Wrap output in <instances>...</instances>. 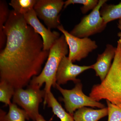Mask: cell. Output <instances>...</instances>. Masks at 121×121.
Instances as JSON below:
<instances>
[{"label": "cell", "instance_id": "44dd1931", "mask_svg": "<svg viewBox=\"0 0 121 121\" xmlns=\"http://www.w3.org/2000/svg\"><path fill=\"white\" fill-rule=\"evenodd\" d=\"M33 121H46L44 118L41 114H39L36 117V119Z\"/></svg>", "mask_w": 121, "mask_h": 121}, {"label": "cell", "instance_id": "7c38bea8", "mask_svg": "<svg viewBox=\"0 0 121 121\" xmlns=\"http://www.w3.org/2000/svg\"><path fill=\"white\" fill-rule=\"evenodd\" d=\"M108 115L107 107L94 109L87 107L78 109L73 115L75 121H98Z\"/></svg>", "mask_w": 121, "mask_h": 121}, {"label": "cell", "instance_id": "3957f363", "mask_svg": "<svg viewBox=\"0 0 121 121\" xmlns=\"http://www.w3.org/2000/svg\"><path fill=\"white\" fill-rule=\"evenodd\" d=\"M68 48L65 36L62 35L56 40L50 49L47 62L41 73L32 78L29 85L40 89L45 83L43 90L45 94L51 91L52 87H55L57 70L61 59L68 53Z\"/></svg>", "mask_w": 121, "mask_h": 121}, {"label": "cell", "instance_id": "30bf717a", "mask_svg": "<svg viewBox=\"0 0 121 121\" xmlns=\"http://www.w3.org/2000/svg\"><path fill=\"white\" fill-rule=\"evenodd\" d=\"M25 21L39 34L43 39V50L50 51V49L56 40L60 37L58 32L52 31L51 29L46 28L38 19L34 9L24 15Z\"/></svg>", "mask_w": 121, "mask_h": 121}, {"label": "cell", "instance_id": "277c9868", "mask_svg": "<svg viewBox=\"0 0 121 121\" xmlns=\"http://www.w3.org/2000/svg\"><path fill=\"white\" fill-rule=\"evenodd\" d=\"M75 84V86L71 90L63 89L56 83V86L55 88L62 95V99L68 112L73 115L76 110L83 107H91L100 109L105 107L104 104L96 101L83 93L81 82Z\"/></svg>", "mask_w": 121, "mask_h": 121}, {"label": "cell", "instance_id": "8992f818", "mask_svg": "<svg viewBox=\"0 0 121 121\" xmlns=\"http://www.w3.org/2000/svg\"><path fill=\"white\" fill-rule=\"evenodd\" d=\"M107 0H99L97 7L88 14L82 18L80 22L70 32L72 35L80 38L89 37L91 36L100 33L107 27L100 14L101 8Z\"/></svg>", "mask_w": 121, "mask_h": 121}, {"label": "cell", "instance_id": "ffe728a7", "mask_svg": "<svg viewBox=\"0 0 121 121\" xmlns=\"http://www.w3.org/2000/svg\"><path fill=\"white\" fill-rule=\"evenodd\" d=\"M108 110V121H121V105L106 101Z\"/></svg>", "mask_w": 121, "mask_h": 121}, {"label": "cell", "instance_id": "7a4b0ae2", "mask_svg": "<svg viewBox=\"0 0 121 121\" xmlns=\"http://www.w3.org/2000/svg\"><path fill=\"white\" fill-rule=\"evenodd\" d=\"M115 56L106 78L100 84L94 85L89 96L96 101L106 99L121 105V38L117 41Z\"/></svg>", "mask_w": 121, "mask_h": 121}, {"label": "cell", "instance_id": "6da1fadb", "mask_svg": "<svg viewBox=\"0 0 121 121\" xmlns=\"http://www.w3.org/2000/svg\"><path fill=\"white\" fill-rule=\"evenodd\" d=\"M4 32L7 41L0 52V80L15 89L24 88L41 73L49 51H44L42 37L27 24L24 15L13 10Z\"/></svg>", "mask_w": 121, "mask_h": 121}, {"label": "cell", "instance_id": "9c48e42d", "mask_svg": "<svg viewBox=\"0 0 121 121\" xmlns=\"http://www.w3.org/2000/svg\"><path fill=\"white\" fill-rule=\"evenodd\" d=\"M92 69L91 66H79L74 64L68 57L64 56L59 65L56 76V83L64 84L68 81H72L75 84L80 82L77 76L86 70Z\"/></svg>", "mask_w": 121, "mask_h": 121}, {"label": "cell", "instance_id": "ac0fdd59", "mask_svg": "<svg viewBox=\"0 0 121 121\" xmlns=\"http://www.w3.org/2000/svg\"><path fill=\"white\" fill-rule=\"evenodd\" d=\"M15 89L12 86L6 81L0 80V101L9 105L11 102V99L13 97Z\"/></svg>", "mask_w": 121, "mask_h": 121}, {"label": "cell", "instance_id": "5bb4252c", "mask_svg": "<svg viewBox=\"0 0 121 121\" xmlns=\"http://www.w3.org/2000/svg\"><path fill=\"white\" fill-rule=\"evenodd\" d=\"M30 118L24 110L20 109L17 104L11 103L9 105L8 112L1 109L0 121H26Z\"/></svg>", "mask_w": 121, "mask_h": 121}, {"label": "cell", "instance_id": "4fadbf2b", "mask_svg": "<svg viewBox=\"0 0 121 121\" xmlns=\"http://www.w3.org/2000/svg\"><path fill=\"white\" fill-rule=\"evenodd\" d=\"M44 105L47 104L48 106L52 109L55 115L60 121H75L73 115L66 112L55 97L51 91L45 94L44 98Z\"/></svg>", "mask_w": 121, "mask_h": 121}, {"label": "cell", "instance_id": "7402d4cb", "mask_svg": "<svg viewBox=\"0 0 121 121\" xmlns=\"http://www.w3.org/2000/svg\"><path fill=\"white\" fill-rule=\"evenodd\" d=\"M118 24L121 26V19L119 20V21H118Z\"/></svg>", "mask_w": 121, "mask_h": 121}, {"label": "cell", "instance_id": "8fae6325", "mask_svg": "<svg viewBox=\"0 0 121 121\" xmlns=\"http://www.w3.org/2000/svg\"><path fill=\"white\" fill-rule=\"evenodd\" d=\"M116 47L108 44L104 52L98 55L96 62L91 65L92 69L94 70L97 76L100 78L101 81H103L110 70L115 56Z\"/></svg>", "mask_w": 121, "mask_h": 121}, {"label": "cell", "instance_id": "5b68a950", "mask_svg": "<svg viewBox=\"0 0 121 121\" xmlns=\"http://www.w3.org/2000/svg\"><path fill=\"white\" fill-rule=\"evenodd\" d=\"M45 95L44 90L29 85L27 89H15L13 103L19 106L28 114L30 119L35 121L40 114L39 106Z\"/></svg>", "mask_w": 121, "mask_h": 121}, {"label": "cell", "instance_id": "d6986e66", "mask_svg": "<svg viewBox=\"0 0 121 121\" xmlns=\"http://www.w3.org/2000/svg\"><path fill=\"white\" fill-rule=\"evenodd\" d=\"M99 0H68L64 2V9L66 8L70 5L81 4L83 5L80 8L83 14H85L91 10H93L97 7Z\"/></svg>", "mask_w": 121, "mask_h": 121}, {"label": "cell", "instance_id": "ba28073f", "mask_svg": "<svg viewBox=\"0 0 121 121\" xmlns=\"http://www.w3.org/2000/svg\"><path fill=\"white\" fill-rule=\"evenodd\" d=\"M64 2L62 0H37L33 9L48 28H57L60 25L59 13Z\"/></svg>", "mask_w": 121, "mask_h": 121}, {"label": "cell", "instance_id": "9a60e30c", "mask_svg": "<svg viewBox=\"0 0 121 121\" xmlns=\"http://www.w3.org/2000/svg\"><path fill=\"white\" fill-rule=\"evenodd\" d=\"M100 14L106 23L121 19V2L117 4L105 3L100 10Z\"/></svg>", "mask_w": 121, "mask_h": 121}, {"label": "cell", "instance_id": "2e32d148", "mask_svg": "<svg viewBox=\"0 0 121 121\" xmlns=\"http://www.w3.org/2000/svg\"><path fill=\"white\" fill-rule=\"evenodd\" d=\"M10 11L5 1H0V48L2 50L5 45L7 37L4 32V27L8 19Z\"/></svg>", "mask_w": 121, "mask_h": 121}, {"label": "cell", "instance_id": "e0dca14e", "mask_svg": "<svg viewBox=\"0 0 121 121\" xmlns=\"http://www.w3.org/2000/svg\"><path fill=\"white\" fill-rule=\"evenodd\" d=\"M37 0H12L9 5L17 13L24 15L34 8Z\"/></svg>", "mask_w": 121, "mask_h": 121}, {"label": "cell", "instance_id": "52a82bcc", "mask_svg": "<svg viewBox=\"0 0 121 121\" xmlns=\"http://www.w3.org/2000/svg\"><path fill=\"white\" fill-rule=\"evenodd\" d=\"M57 29L65 36L69 49L68 58L72 62L80 61L98 48L96 41L89 37L80 38L72 35L60 25Z\"/></svg>", "mask_w": 121, "mask_h": 121}]
</instances>
